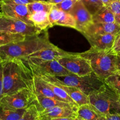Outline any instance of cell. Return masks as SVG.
Returning a JSON list of instances; mask_svg holds the SVG:
<instances>
[{
    "label": "cell",
    "instance_id": "cell-25",
    "mask_svg": "<svg viewBox=\"0 0 120 120\" xmlns=\"http://www.w3.org/2000/svg\"><path fill=\"white\" fill-rule=\"evenodd\" d=\"M45 81L46 83H47V84L49 86V87L52 89V90L53 92L54 93V94H55L62 101L69 103V104H72V105H75V106L78 107H79V106L76 104V103L71 99V97L67 94V93L63 89L60 87L58 86L51 83V82H48V81L46 80Z\"/></svg>",
    "mask_w": 120,
    "mask_h": 120
},
{
    "label": "cell",
    "instance_id": "cell-40",
    "mask_svg": "<svg viewBox=\"0 0 120 120\" xmlns=\"http://www.w3.org/2000/svg\"><path fill=\"white\" fill-rule=\"evenodd\" d=\"M34 2H50V0H32Z\"/></svg>",
    "mask_w": 120,
    "mask_h": 120
},
{
    "label": "cell",
    "instance_id": "cell-39",
    "mask_svg": "<svg viewBox=\"0 0 120 120\" xmlns=\"http://www.w3.org/2000/svg\"><path fill=\"white\" fill-rule=\"evenodd\" d=\"M63 0H50L49 3L55 5V4H57L60 3V2H62Z\"/></svg>",
    "mask_w": 120,
    "mask_h": 120
},
{
    "label": "cell",
    "instance_id": "cell-2",
    "mask_svg": "<svg viewBox=\"0 0 120 120\" xmlns=\"http://www.w3.org/2000/svg\"><path fill=\"white\" fill-rule=\"evenodd\" d=\"M55 45L49 41L46 30L38 35L28 36L25 39L0 47V57L3 61L28 58L33 53Z\"/></svg>",
    "mask_w": 120,
    "mask_h": 120
},
{
    "label": "cell",
    "instance_id": "cell-33",
    "mask_svg": "<svg viewBox=\"0 0 120 120\" xmlns=\"http://www.w3.org/2000/svg\"><path fill=\"white\" fill-rule=\"evenodd\" d=\"M2 1L5 2V3L18 5H26L34 2L32 0H2Z\"/></svg>",
    "mask_w": 120,
    "mask_h": 120
},
{
    "label": "cell",
    "instance_id": "cell-4",
    "mask_svg": "<svg viewBox=\"0 0 120 120\" xmlns=\"http://www.w3.org/2000/svg\"><path fill=\"white\" fill-rule=\"evenodd\" d=\"M111 50H101L91 48L80 56L86 59L90 62L93 72L105 80L109 76L117 72V56Z\"/></svg>",
    "mask_w": 120,
    "mask_h": 120
},
{
    "label": "cell",
    "instance_id": "cell-41",
    "mask_svg": "<svg viewBox=\"0 0 120 120\" xmlns=\"http://www.w3.org/2000/svg\"><path fill=\"white\" fill-rule=\"evenodd\" d=\"M74 120H83V119H82L81 118H80V117H79L78 116H77V117H76V118L74 119Z\"/></svg>",
    "mask_w": 120,
    "mask_h": 120
},
{
    "label": "cell",
    "instance_id": "cell-13",
    "mask_svg": "<svg viewBox=\"0 0 120 120\" xmlns=\"http://www.w3.org/2000/svg\"><path fill=\"white\" fill-rule=\"evenodd\" d=\"M117 34L87 35L85 36L90 43L91 48L97 50H111L113 46Z\"/></svg>",
    "mask_w": 120,
    "mask_h": 120
},
{
    "label": "cell",
    "instance_id": "cell-48",
    "mask_svg": "<svg viewBox=\"0 0 120 120\" xmlns=\"http://www.w3.org/2000/svg\"><path fill=\"white\" fill-rule=\"evenodd\" d=\"M0 120H1V119H0Z\"/></svg>",
    "mask_w": 120,
    "mask_h": 120
},
{
    "label": "cell",
    "instance_id": "cell-20",
    "mask_svg": "<svg viewBox=\"0 0 120 120\" xmlns=\"http://www.w3.org/2000/svg\"><path fill=\"white\" fill-rule=\"evenodd\" d=\"M34 93L42 95L44 97L61 101L54 94L45 81L39 76L35 75H34Z\"/></svg>",
    "mask_w": 120,
    "mask_h": 120
},
{
    "label": "cell",
    "instance_id": "cell-6",
    "mask_svg": "<svg viewBox=\"0 0 120 120\" xmlns=\"http://www.w3.org/2000/svg\"><path fill=\"white\" fill-rule=\"evenodd\" d=\"M35 76H62L71 74L69 70L62 66L57 60H38L32 58L25 59Z\"/></svg>",
    "mask_w": 120,
    "mask_h": 120
},
{
    "label": "cell",
    "instance_id": "cell-35",
    "mask_svg": "<svg viewBox=\"0 0 120 120\" xmlns=\"http://www.w3.org/2000/svg\"><path fill=\"white\" fill-rule=\"evenodd\" d=\"M106 120H120V114H110L106 116Z\"/></svg>",
    "mask_w": 120,
    "mask_h": 120
},
{
    "label": "cell",
    "instance_id": "cell-11",
    "mask_svg": "<svg viewBox=\"0 0 120 120\" xmlns=\"http://www.w3.org/2000/svg\"><path fill=\"white\" fill-rule=\"evenodd\" d=\"M1 12L2 15L23 21L29 25L34 26V23L30 19V14L26 5L13 4L1 1Z\"/></svg>",
    "mask_w": 120,
    "mask_h": 120
},
{
    "label": "cell",
    "instance_id": "cell-24",
    "mask_svg": "<svg viewBox=\"0 0 120 120\" xmlns=\"http://www.w3.org/2000/svg\"><path fill=\"white\" fill-rule=\"evenodd\" d=\"M28 36L19 34H12L5 31H0V47L12 43H16L25 39Z\"/></svg>",
    "mask_w": 120,
    "mask_h": 120
},
{
    "label": "cell",
    "instance_id": "cell-43",
    "mask_svg": "<svg viewBox=\"0 0 120 120\" xmlns=\"http://www.w3.org/2000/svg\"><path fill=\"white\" fill-rule=\"evenodd\" d=\"M2 1V0H0V11H1V2Z\"/></svg>",
    "mask_w": 120,
    "mask_h": 120
},
{
    "label": "cell",
    "instance_id": "cell-49",
    "mask_svg": "<svg viewBox=\"0 0 120 120\" xmlns=\"http://www.w3.org/2000/svg\"></svg>",
    "mask_w": 120,
    "mask_h": 120
},
{
    "label": "cell",
    "instance_id": "cell-46",
    "mask_svg": "<svg viewBox=\"0 0 120 120\" xmlns=\"http://www.w3.org/2000/svg\"><path fill=\"white\" fill-rule=\"evenodd\" d=\"M39 120H41V119H40V118H39Z\"/></svg>",
    "mask_w": 120,
    "mask_h": 120
},
{
    "label": "cell",
    "instance_id": "cell-27",
    "mask_svg": "<svg viewBox=\"0 0 120 120\" xmlns=\"http://www.w3.org/2000/svg\"><path fill=\"white\" fill-rule=\"evenodd\" d=\"M104 82L109 88L120 96V75L116 73L105 79Z\"/></svg>",
    "mask_w": 120,
    "mask_h": 120
},
{
    "label": "cell",
    "instance_id": "cell-7",
    "mask_svg": "<svg viewBox=\"0 0 120 120\" xmlns=\"http://www.w3.org/2000/svg\"><path fill=\"white\" fill-rule=\"evenodd\" d=\"M0 31L32 36L42 32L35 26L29 25L23 21L0 14Z\"/></svg>",
    "mask_w": 120,
    "mask_h": 120
},
{
    "label": "cell",
    "instance_id": "cell-37",
    "mask_svg": "<svg viewBox=\"0 0 120 120\" xmlns=\"http://www.w3.org/2000/svg\"><path fill=\"white\" fill-rule=\"evenodd\" d=\"M115 1L116 0H101L103 4L105 7H109V5Z\"/></svg>",
    "mask_w": 120,
    "mask_h": 120
},
{
    "label": "cell",
    "instance_id": "cell-18",
    "mask_svg": "<svg viewBox=\"0 0 120 120\" xmlns=\"http://www.w3.org/2000/svg\"><path fill=\"white\" fill-rule=\"evenodd\" d=\"M77 113V116L83 120H106V116L90 104L79 107Z\"/></svg>",
    "mask_w": 120,
    "mask_h": 120
},
{
    "label": "cell",
    "instance_id": "cell-45",
    "mask_svg": "<svg viewBox=\"0 0 120 120\" xmlns=\"http://www.w3.org/2000/svg\"><path fill=\"white\" fill-rule=\"evenodd\" d=\"M119 99H120V98H119Z\"/></svg>",
    "mask_w": 120,
    "mask_h": 120
},
{
    "label": "cell",
    "instance_id": "cell-9",
    "mask_svg": "<svg viewBox=\"0 0 120 120\" xmlns=\"http://www.w3.org/2000/svg\"><path fill=\"white\" fill-rule=\"evenodd\" d=\"M57 62L71 74L84 76L93 72L90 62L79 53H73L69 57H60Z\"/></svg>",
    "mask_w": 120,
    "mask_h": 120
},
{
    "label": "cell",
    "instance_id": "cell-44",
    "mask_svg": "<svg viewBox=\"0 0 120 120\" xmlns=\"http://www.w3.org/2000/svg\"><path fill=\"white\" fill-rule=\"evenodd\" d=\"M117 73H118V75H120V72H118V71H117Z\"/></svg>",
    "mask_w": 120,
    "mask_h": 120
},
{
    "label": "cell",
    "instance_id": "cell-14",
    "mask_svg": "<svg viewBox=\"0 0 120 120\" xmlns=\"http://www.w3.org/2000/svg\"><path fill=\"white\" fill-rule=\"evenodd\" d=\"M120 30V25L116 22H93L84 30L82 34L84 36L87 35H105L108 34H117Z\"/></svg>",
    "mask_w": 120,
    "mask_h": 120
},
{
    "label": "cell",
    "instance_id": "cell-5",
    "mask_svg": "<svg viewBox=\"0 0 120 120\" xmlns=\"http://www.w3.org/2000/svg\"><path fill=\"white\" fill-rule=\"evenodd\" d=\"M90 104L105 115L120 114V96L106 85L105 89L89 96Z\"/></svg>",
    "mask_w": 120,
    "mask_h": 120
},
{
    "label": "cell",
    "instance_id": "cell-47",
    "mask_svg": "<svg viewBox=\"0 0 120 120\" xmlns=\"http://www.w3.org/2000/svg\"><path fill=\"white\" fill-rule=\"evenodd\" d=\"M1 14V11H0V14Z\"/></svg>",
    "mask_w": 120,
    "mask_h": 120
},
{
    "label": "cell",
    "instance_id": "cell-10",
    "mask_svg": "<svg viewBox=\"0 0 120 120\" xmlns=\"http://www.w3.org/2000/svg\"><path fill=\"white\" fill-rule=\"evenodd\" d=\"M76 23V30L82 33L89 25L93 23V15L80 0H77L70 12Z\"/></svg>",
    "mask_w": 120,
    "mask_h": 120
},
{
    "label": "cell",
    "instance_id": "cell-1",
    "mask_svg": "<svg viewBox=\"0 0 120 120\" xmlns=\"http://www.w3.org/2000/svg\"><path fill=\"white\" fill-rule=\"evenodd\" d=\"M2 64L4 96L23 89L34 92V74L25 59L3 61Z\"/></svg>",
    "mask_w": 120,
    "mask_h": 120
},
{
    "label": "cell",
    "instance_id": "cell-8",
    "mask_svg": "<svg viewBox=\"0 0 120 120\" xmlns=\"http://www.w3.org/2000/svg\"><path fill=\"white\" fill-rule=\"evenodd\" d=\"M36 96L34 91L27 89H23L11 94L4 96L0 104L13 109H26L35 104Z\"/></svg>",
    "mask_w": 120,
    "mask_h": 120
},
{
    "label": "cell",
    "instance_id": "cell-21",
    "mask_svg": "<svg viewBox=\"0 0 120 120\" xmlns=\"http://www.w3.org/2000/svg\"><path fill=\"white\" fill-rule=\"evenodd\" d=\"M30 19L34 26L42 31H45L52 27L49 21V12H37L30 14Z\"/></svg>",
    "mask_w": 120,
    "mask_h": 120
},
{
    "label": "cell",
    "instance_id": "cell-26",
    "mask_svg": "<svg viewBox=\"0 0 120 120\" xmlns=\"http://www.w3.org/2000/svg\"><path fill=\"white\" fill-rule=\"evenodd\" d=\"M30 14L37 12H49L52 9L53 4L45 2H33L27 5Z\"/></svg>",
    "mask_w": 120,
    "mask_h": 120
},
{
    "label": "cell",
    "instance_id": "cell-16",
    "mask_svg": "<svg viewBox=\"0 0 120 120\" xmlns=\"http://www.w3.org/2000/svg\"><path fill=\"white\" fill-rule=\"evenodd\" d=\"M73 53L66 52L59 49L56 46L52 48L45 49L35 52L30 55L28 58H32L38 60H57L60 57H69ZM27 59V58H26Z\"/></svg>",
    "mask_w": 120,
    "mask_h": 120
},
{
    "label": "cell",
    "instance_id": "cell-32",
    "mask_svg": "<svg viewBox=\"0 0 120 120\" xmlns=\"http://www.w3.org/2000/svg\"><path fill=\"white\" fill-rule=\"evenodd\" d=\"M110 52L116 55L120 54V30L118 32V34L116 35L113 46H112Z\"/></svg>",
    "mask_w": 120,
    "mask_h": 120
},
{
    "label": "cell",
    "instance_id": "cell-17",
    "mask_svg": "<svg viewBox=\"0 0 120 120\" xmlns=\"http://www.w3.org/2000/svg\"><path fill=\"white\" fill-rule=\"evenodd\" d=\"M36 96V100H35V104H36L38 109L39 112L46 110V109H52L57 106L60 107H71L74 109H78V107L75 106L69 103L66 102L61 101L53 99V98H48V97H44L41 94L34 93Z\"/></svg>",
    "mask_w": 120,
    "mask_h": 120
},
{
    "label": "cell",
    "instance_id": "cell-31",
    "mask_svg": "<svg viewBox=\"0 0 120 120\" xmlns=\"http://www.w3.org/2000/svg\"><path fill=\"white\" fill-rule=\"evenodd\" d=\"M109 7L114 13L116 23L120 25V0H116Z\"/></svg>",
    "mask_w": 120,
    "mask_h": 120
},
{
    "label": "cell",
    "instance_id": "cell-29",
    "mask_svg": "<svg viewBox=\"0 0 120 120\" xmlns=\"http://www.w3.org/2000/svg\"><path fill=\"white\" fill-rule=\"evenodd\" d=\"M83 2L88 10L93 14L104 7L101 0H80Z\"/></svg>",
    "mask_w": 120,
    "mask_h": 120
},
{
    "label": "cell",
    "instance_id": "cell-3",
    "mask_svg": "<svg viewBox=\"0 0 120 120\" xmlns=\"http://www.w3.org/2000/svg\"><path fill=\"white\" fill-rule=\"evenodd\" d=\"M41 77L53 83L76 87L88 96L101 91L106 86L104 80L94 72L84 76L70 74L62 76H44Z\"/></svg>",
    "mask_w": 120,
    "mask_h": 120
},
{
    "label": "cell",
    "instance_id": "cell-38",
    "mask_svg": "<svg viewBox=\"0 0 120 120\" xmlns=\"http://www.w3.org/2000/svg\"><path fill=\"white\" fill-rule=\"evenodd\" d=\"M117 71L120 72V55H117Z\"/></svg>",
    "mask_w": 120,
    "mask_h": 120
},
{
    "label": "cell",
    "instance_id": "cell-12",
    "mask_svg": "<svg viewBox=\"0 0 120 120\" xmlns=\"http://www.w3.org/2000/svg\"><path fill=\"white\" fill-rule=\"evenodd\" d=\"M49 19L52 26L60 25L76 28V23L73 16L70 13L63 11L53 7L49 13Z\"/></svg>",
    "mask_w": 120,
    "mask_h": 120
},
{
    "label": "cell",
    "instance_id": "cell-42",
    "mask_svg": "<svg viewBox=\"0 0 120 120\" xmlns=\"http://www.w3.org/2000/svg\"><path fill=\"white\" fill-rule=\"evenodd\" d=\"M2 63V60L1 59V57H0V64H1V63Z\"/></svg>",
    "mask_w": 120,
    "mask_h": 120
},
{
    "label": "cell",
    "instance_id": "cell-15",
    "mask_svg": "<svg viewBox=\"0 0 120 120\" xmlns=\"http://www.w3.org/2000/svg\"><path fill=\"white\" fill-rule=\"evenodd\" d=\"M78 109L67 107L57 106L49 109H46L39 112V118L42 120L63 117H76Z\"/></svg>",
    "mask_w": 120,
    "mask_h": 120
},
{
    "label": "cell",
    "instance_id": "cell-50",
    "mask_svg": "<svg viewBox=\"0 0 120 120\" xmlns=\"http://www.w3.org/2000/svg\"><path fill=\"white\" fill-rule=\"evenodd\" d=\"M119 55H120V54H119Z\"/></svg>",
    "mask_w": 120,
    "mask_h": 120
},
{
    "label": "cell",
    "instance_id": "cell-28",
    "mask_svg": "<svg viewBox=\"0 0 120 120\" xmlns=\"http://www.w3.org/2000/svg\"><path fill=\"white\" fill-rule=\"evenodd\" d=\"M39 116V111L36 104H33L27 108L19 120H38Z\"/></svg>",
    "mask_w": 120,
    "mask_h": 120
},
{
    "label": "cell",
    "instance_id": "cell-36",
    "mask_svg": "<svg viewBox=\"0 0 120 120\" xmlns=\"http://www.w3.org/2000/svg\"><path fill=\"white\" fill-rule=\"evenodd\" d=\"M76 117H63V118H52V119L48 120H74ZM41 119V118H40ZM42 120V119H41Z\"/></svg>",
    "mask_w": 120,
    "mask_h": 120
},
{
    "label": "cell",
    "instance_id": "cell-19",
    "mask_svg": "<svg viewBox=\"0 0 120 120\" xmlns=\"http://www.w3.org/2000/svg\"><path fill=\"white\" fill-rule=\"evenodd\" d=\"M53 84L63 89L79 107L82 106L84 104H90L89 96L85 94L84 93L82 92L80 90L77 88L62 85L59 83H53Z\"/></svg>",
    "mask_w": 120,
    "mask_h": 120
},
{
    "label": "cell",
    "instance_id": "cell-22",
    "mask_svg": "<svg viewBox=\"0 0 120 120\" xmlns=\"http://www.w3.org/2000/svg\"><path fill=\"white\" fill-rule=\"evenodd\" d=\"M93 22H102V23H114L115 17L114 13L109 7H104L93 14Z\"/></svg>",
    "mask_w": 120,
    "mask_h": 120
},
{
    "label": "cell",
    "instance_id": "cell-34",
    "mask_svg": "<svg viewBox=\"0 0 120 120\" xmlns=\"http://www.w3.org/2000/svg\"><path fill=\"white\" fill-rule=\"evenodd\" d=\"M3 95V83H2V64H0V103L2 100Z\"/></svg>",
    "mask_w": 120,
    "mask_h": 120
},
{
    "label": "cell",
    "instance_id": "cell-30",
    "mask_svg": "<svg viewBox=\"0 0 120 120\" xmlns=\"http://www.w3.org/2000/svg\"><path fill=\"white\" fill-rule=\"evenodd\" d=\"M77 0H63L62 2L53 5V7L63 11L70 13Z\"/></svg>",
    "mask_w": 120,
    "mask_h": 120
},
{
    "label": "cell",
    "instance_id": "cell-23",
    "mask_svg": "<svg viewBox=\"0 0 120 120\" xmlns=\"http://www.w3.org/2000/svg\"><path fill=\"white\" fill-rule=\"evenodd\" d=\"M26 109L16 110L0 104V119L3 120H19Z\"/></svg>",
    "mask_w": 120,
    "mask_h": 120
}]
</instances>
